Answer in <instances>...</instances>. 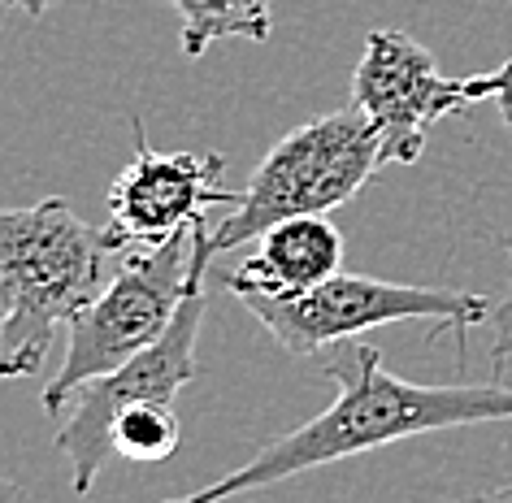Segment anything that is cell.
<instances>
[{"label": "cell", "instance_id": "1", "mask_svg": "<svg viewBox=\"0 0 512 503\" xmlns=\"http://www.w3.org/2000/svg\"><path fill=\"white\" fill-rule=\"evenodd\" d=\"M322 373L339 386V395L317 412L313 421L278 434L265 443L248 464L217 477L196 495L170 503H222L252 490L278 486L322 464L365 456V451L404 443L417 434L456 430V425L482 421H512V386L504 382H456V386H426L408 382L382 365V352L369 343L343 339L322 352Z\"/></svg>", "mask_w": 512, "mask_h": 503}, {"label": "cell", "instance_id": "2", "mask_svg": "<svg viewBox=\"0 0 512 503\" xmlns=\"http://www.w3.org/2000/svg\"><path fill=\"white\" fill-rule=\"evenodd\" d=\"M109 230L87 226L66 200L0 209V278L9 295V330L0 378H31L57 330L70 326L105 291Z\"/></svg>", "mask_w": 512, "mask_h": 503}, {"label": "cell", "instance_id": "3", "mask_svg": "<svg viewBox=\"0 0 512 503\" xmlns=\"http://www.w3.org/2000/svg\"><path fill=\"white\" fill-rule=\"evenodd\" d=\"M378 165H387L382 139L361 109H339L300 122L252 170L235 213L217 226H196V261L213 265L217 256L252 243L287 217L339 209L378 174Z\"/></svg>", "mask_w": 512, "mask_h": 503}, {"label": "cell", "instance_id": "4", "mask_svg": "<svg viewBox=\"0 0 512 503\" xmlns=\"http://www.w3.org/2000/svg\"><path fill=\"white\" fill-rule=\"evenodd\" d=\"M204 274L209 265L196 261V226L178 230L161 248L126 252L105 291L66 326V360L40 395L48 417H61L83 382L126 365L131 356L157 343L170 330L178 304L196 287H204Z\"/></svg>", "mask_w": 512, "mask_h": 503}, {"label": "cell", "instance_id": "5", "mask_svg": "<svg viewBox=\"0 0 512 503\" xmlns=\"http://www.w3.org/2000/svg\"><path fill=\"white\" fill-rule=\"evenodd\" d=\"M239 304L291 356H317L343 339H356L374 326H395V321H439L443 330H456V339L465 343V334L495 313V304L478 291L408 287V282L343 274V269L304 295L248 291L239 295Z\"/></svg>", "mask_w": 512, "mask_h": 503}, {"label": "cell", "instance_id": "6", "mask_svg": "<svg viewBox=\"0 0 512 503\" xmlns=\"http://www.w3.org/2000/svg\"><path fill=\"white\" fill-rule=\"evenodd\" d=\"M200 321H204V287H196L178 304V313L170 321V330L161 334L152 347H144L139 356H131L126 365L100 373V378L83 382L74 391V412L61 421L57 430V451L70 460V486L74 495H92L96 477L105 473V464L113 460V421L135 404H152L165 399L174 404V395L183 386L196 382V339H200Z\"/></svg>", "mask_w": 512, "mask_h": 503}, {"label": "cell", "instance_id": "7", "mask_svg": "<svg viewBox=\"0 0 512 503\" xmlns=\"http://www.w3.org/2000/svg\"><path fill=\"white\" fill-rule=\"evenodd\" d=\"M135 157L109 187V243L113 252H148L174 239L178 230L209 222L213 204H239V191H226L222 152H152L144 122H131Z\"/></svg>", "mask_w": 512, "mask_h": 503}, {"label": "cell", "instance_id": "8", "mask_svg": "<svg viewBox=\"0 0 512 503\" xmlns=\"http://www.w3.org/2000/svg\"><path fill=\"white\" fill-rule=\"evenodd\" d=\"M465 79H443L430 48L404 31H369L352 74V109H361L382 139V161L413 165L426 135L447 113L465 109Z\"/></svg>", "mask_w": 512, "mask_h": 503}, {"label": "cell", "instance_id": "9", "mask_svg": "<svg viewBox=\"0 0 512 503\" xmlns=\"http://www.w3.org/2000/svg\"><path fill=\"white\" fill-rule=\"evenodd\" d=\"M343 265V235L330 213H304L252 239V256L226 278L235 295H304L335 278Z\"/></svg>", "mask_w": 512, "mask_h": 503}, {"label": "cell", "instance_id": "10", "mask_svg": "<svg viewBox=\"0 0 512 503\" xmlns=\"http://www.w3.org/2000/svg\"><path fill=\"white\" fill-rule=\"evenodd\" d=\"M187 57H204L217 40H270V0H170Z\"/></svg>", "mask_w": 512, "mask_h": 503}, {"label": "cell", "instance_id": "11", "mask_svg": "<svg viewBox=\"0 0 512 503\" xmlns=\"http://www.w3.org/2000/svg\"><path fill=\"white\" fill-rule=\"evenodd\" d=\"M178 443H183V421H178L174 404L152 399V404H135L113 421V456L131 464H161L170 460Z\"/></svg>", "mask_w": 512, "mask_h": 503}, {"label": "cell", "instance_id": "12", "mask_svg": "<svg viewBox=\"0 0 512 503\" xmlns=\"http://www.w3.org/2000/svg\"><path fill=\"white\" fill-rule=\"evenodd\" d=\"M465 92H469V105H473V100H495L499 118H504V126L512 131V57L499 70H491V74L465 79Z\"/></svg>", "mask_w": 512, "mask_h": 503}, {"label": "cell", "instance_id": "13", "mask_svg": "<svg viewBox=\"0 0 512 503\" xmlns=\"http://www.w3.org/2000/svg\"><path fill=\"white\" fill-rule=\"evenodd\" d=\"M499 243H504V252L512 256V235H504ZM491 326H495V339H491V365H495V378H499V373H504V365L512 360V282H508L504 300L495 304Z\"/></svg>", "mask_w": 512, "mask_h": 503}, {"label": "cell", "instance_id": "14", "mask_svg": "<svg viewBox=\"0 0 512 503\" xmlns=\"http://www.w3.org/2000/svg\"><path fill=\"white\" fill-rule=\"evenodd\" d=\"M0 503H31V499H27V486L0 473Z\"/></svg>", "mask_w": 512, "mask_h": 503}, {"label": "cell", "instance_id": "15", "mask_svg": "<svg viewBox=\"0 0 512 503\" xmlns=\"http://www.w3.org/2000/svg\"><path fill=\"white\" fill-rule=\"evenodd\" d=\"M14 5H18L27 18H44L48 9H57V5H61V0H14Z\"/></svg>", "mask_w": 512, "mask_h": 503}, {"label": "cell", "instance_id": "16", "mask_svg": "<svg viewBox=\"0 0 512 503\" xmlns=\"http://www.w3.org/2000/svg\"><path fill=\"white\" fill-rule=\"evenodd\" d=\"M5 330H9V295H5V278H0V360H5Z\"/></svg>", "mask_w": 512, "mask_h": 503}, {"label": "cell", "instance_id": "17", "mask_svg": "<svg viewBox=\"0 0 512 503\" xmlns=\"http://www.w3.org/2000/svg\"><path fill=\"white\" fill-rule=\"evenodd\" d=\"M473 503H512V482L499 486V490H491V495H482V499H473Z\"/></svg>", "mask_w": 512, "mask_h": 503}, {"label": "cell", "instance_id": "18", "mask_svg": "<svg viewBox=\"0 0 512 503\" xmlns=\"http://www.w3.org/2000/svg\"><path fill=\"white\" fill-rule=\"evenodd\" d=\"M0 5H14V0H0Z\"/></svg>", "mask_w": 512, "mask_h": 503}]
</instances>
